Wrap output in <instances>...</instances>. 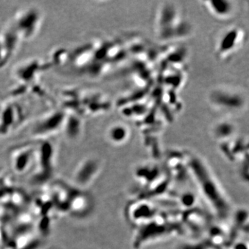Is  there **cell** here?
<instances>
[{"label": "cell", "mask_w": 249, "mask_h": 249, "mask_svg": "<svg viewBox=\"0 0 249 249\" xmlns=\"http://www.w3.org/2000/svg\"><path fill=\"white\" fill-rule=\"evenodd\" d=\"M239 29H232L231 30L226 31L224 35L220 37L218 42L217 53L222 56V55H227L233 52V49L236 47L238 48L240 44V40L239 39V34H240Z\"/></svg>", "instance_id": "9"}, {"label": "cell", "mask_w": 249, "mask_h": 249, "mask_svg": "<svg viewBox=\"0 0 249 249\" xmlns=\"http://www.w3.org/2000/svg\"><path fill=\"white\" fill-rule=\"evenodd\" d=\"M99 160L94 157H87L75 168L72 181L77 189L83 190L89 186L100 171Z\"/></svg>", "instance_id": "6"}, {"label": "cell", "mask_w": 249, "mask_h": 249, "mask_svg": "<svg viewBox=\"0 0 249 249\" xmlns=\"http://www.w3.org/2000/svg\"><path fill=\"white\" fill-rule=\"evenodd\" d=\"M65 119V111L60 108L46 113L37 119L31 129V135L36 140L50 139L62 132Z\"/></svg>", "instance_id": "2"}, {"label": "cell", "mask_w": 249, "mask_h": 249, "mask_svg": "<svg viewBox=\"0 0 249 249\" xmlns=\"http://www.w3.org/2000/svg\"><path fill=\"white\" fill-rule=\"evenodd\" d=\"M27 118L24 107L17 101L14 99L3 102L2 110L0 114V137L16 130Z\"/></svg>", "instance_id": "4"}, {"label": "cell", "mask_w": 249, "mask_h": 249, "mask_svg": "<svg viewBox=\"0 0 249 249\" xmlns=\"http://www.w3.org/2000/svg\"><path fill=\"white\" fill-rule=\"evenodd\" d=\"M128 137V129L122 124H114L107 131V138L112 143L119 144L124 142L127 141Z\"/></svg>", "instance_id": "11"}, {"label": "cell", "mask_w": 249, "mask_h": 249, "mask_svg": "<svg viewBox=\"0 0 249 249\" xmlns=\"http://www.w3.org/2000/svg\"><path fill=\"white\" fill-rule=\"evenodd\" d=\"M209 101L214 107L224 111H237L245 107L246 100L243 93L235 89L219 88L209 94Z\"/></svg>", "instance_id": "3"}, {"label": "cell", "mask_w": 249, "mask_h": 249, "mask_svg": "<svg viewBox=\"0 0 249 249\" xmlns=\"http://www.w3.org/2000/svg\"><path fill=\"white\" fill-rule=\"evenodd\" d=\"M36 143L23 144L15 147L10 152L13 170L18 175L27 173L35 165Z\"/></svg>", "instance_id": "5"}, {"label": "cell", "mask_w": 249, "mask_h": 249, "mask_svg": "<svg viewBox=\"0 0 249 249\" xmlns=\"http://www.w3.org/2000/svg\"><path fill=\"white\" fill-rule=\"evenodd\" d=\"M234 130H235V126L233 124L228 121H222L214 126V134L217 138H222V137L232 135Z\"/></svg>", "instance_id": "12"}, {"label": "cell", "mask_w": 249, "mask_h": 249, "mask_svg": "<svg viewBox=\"0 0 249 249\" xmlns=\"http://www.w3.org/2000/svg\"><path fill=\"white\" fill-rule=\"evenodd\" d=\"M210 14L219 19H227L233 14L235 5L231 1H209L204 2Z\"/></svg>", "instance_id": "10"}, {"label": "cell", "mask_w": 249, "mask_h": 249, "mask_svg": "<svg viewBox=\"0 0 249 249\" xmlns=\"http://www.w3.org/2000/svg\"><path fill=\"white\" fill-rule=\"evenodd\" d=\"M20 42L22 41L11 24L0 31V69L14 56Z\"/></svg>", "instance_id": "7"}, {"label": "cell", "mask_w": 249, "mask_h": 249, "mask_svg": "<svg viewBox=\"0 0 249 249\" xmlns=\"http://www.w3.org/2000/svg\"><path fill=\"white\" fill-rule=\"evenodd\" d=\"M83 118L72 113L65 112L62 132L71 141L78 140L83 132Z\"/></svg>", "instance_id": "8"}, {"label": "cell", "mask_w": 249, "mask_h": 249, "mask_svg": "<svg viewBox=\"0 0 249 249\" xmlns=\"http://www.w3.org/2000/svg\"><path fill=\"white\" fill-rule=\"evenodd\" d=\"M42 23V14L40 9L35 6H27L16 12L11 25L23 42L34 38L38 34Z\"/></svg>", "instance_id": "1"}, {"label": "cell", "mask_w": 249, "mask_h": 249, "mask_svg": "<svg viewBox=\"0 0 249 249\" xmlns=\"http://www.w3.org/2000/svg\"><path fill=\"white\" fill-rule=\"evenodd\" d=\"M3 102L0 101V114H1V110H2Z\"/></svg>", "instance_id": "13"}]
</instances>
